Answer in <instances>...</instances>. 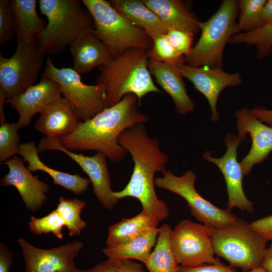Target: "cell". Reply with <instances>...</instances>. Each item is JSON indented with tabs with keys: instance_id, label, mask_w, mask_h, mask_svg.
Returning a JSON list of instances; mask_svg holds the SVG:
<instances>
[{
	"instance_id": "39",
	"label": "cell",
	"mask_w": 272,
	"mask_h": 272,
	"mask_svg": "<svg viewBox=\"0 0 272 272\" xmlns=\"http://www.w3.org/2000/svg\"><path fill=\"white\" fill-rule=\"evenodd\" d=\"M14 254L3 243H0V272H11Z\"/></svg>"
},
{
	"instance_id": "20",
	"label": "cell",
	"mask_w": 272,
	"mask_h": 272,
	"mask_svg": "<svg viewBox=\"0 0 272 272\" xmlns=\"http://www.w3.org/2000/svg\"><path fill=\"white\" fill-rule=\"evenodd\" d=\"M148 67L157 83L172 99L178 114L193 111L194 104L187 93L178 65L149 59Z\"/></svg>"
},
{
	"instance_id": "36",
	"label": "cell",
	"mask_w": 272,
	"mask_h": 272,
	"mask_svg": "<svg viewBox=\"0 0 272 272\" xmlns=\"http://www.w3.org/2000/svg\"><path fill=\"white\" fill-rule=\"evenodd\" d=\"M167 36L172 46L179 54L185 58L189 56L193 47L194 35L180 30L169 28Z\"/></svg>"
},
{
	"instance_id": "7",
	"label": "cell",
	"mask_w": 272,
	"mask_h": 272,
	"mask_svg": "<svg viewBox=\"0 0 272 272\" xmlns=\"http://www.w3.org/2000/svg\"><path fill=\"white\" fill-rule=\"evenodd\" d=\"M215 254L246 271L262 264L268 241L245 221L211 228Z\"/></svg>"
},
{
	"instance_id": "11",
	"label": "cell",
	"mask_w": 272,
	"mask_h": 272,
	"mask_svg": "<svg viewBox=\"0 0 272 272\" xmlns=\"http://www.w3.org/2000/svg\"><path fill=\"white\" fill-rule=\"evenodd\" d=\"M170 244L179 265L195 266L220 262L215 254L211 228L189 220L181 221L172 230Z\"/></svg>"
},
{
	"instance_id": "10",
	"label": "cell",
	"mask_w": 272,
	"mask_h": 272,
	"mask_svg": "<svg viewBox=\"0 0 272 272\" xmlns=\"http://www.w3.org/2000/svg\"><path fill=\"white\" fill-rule=\"evenodd\" d=\"M162 177L155 178V185L176 193L187 202L191 215L210 228L220 227L235 222L238 218L230 211L222 209L203 198L196 190V176L191 170L177 176L170 170L163 172Z\"/></svg>"
},
{
	"instance_id": "34",
	"label": "cell",
	"mask_w": 272,
	"mask_h": 272,
	"mask_svg": "<svg viewBox=\"0 0 272 272\" xmlns=\"http://www.w3.org/2000/svg\"><path fill=\"white\" fill-rule=\"evenodd\" d=\"M16 123L6 122L0 126V161L5 163L18 154L21 144Z\"/></svg>"
},
{
	"instance_id": "24",
	"label": "cell",
	"mask_w": 272,
	"mask_h": 272,
	"mask_svg": "<svg viewBox=\"0 0 272 272\" xmlns=\"http://www.w3.org/2000/svg\"><path fill=\"white\" fill-rule=\"evenodd\" d=\"M18 42L32 44L38 40L45 26L36 11V0H11Z\"/></svg>"
},
{
	"instance_id": "5",
	"label": "cell",
	"mask_w": 272,
	"mask_h": 272,
	"mask_svg": "<svg viewBox=\"0 0 272 272\" xmlns=\"http://www.w3.org/2000/svg\"><path fill=\"white\" fill-rule=\"evenodd\" d=\"M238 12V0H223L208 20L200 22V35L185 58L186 65L223 69L225 46L232 36L240 32Z\"/></svg>"
},
{
	"instance_id": "28",
	"label": "cell",
	"mask_w": 272,
	"mask_h": 272,
	"mask_svg": "<svg viewBox=\"0 0 272 272\" xmlns=\"http://www.w3.org/2000/svg\"><path fill=\"white\" fill-rule=\"evenodd\" d=\"M172 230L167 224L159 228L156 245L144 263L149 272H177L179 265L171 247Z\"/></svg>"
},
{
	"instance_id": "42",
	"label": "cell",
	"mask_w": 272,
	"mask_h": 272,
	"mask_svg": "<svg viewBox=\"0 0 272 272\" xmlns=\"http://www.w3.org/2000/svg\"><path fill=\"white\" fill-rule=\"evenodd\" d=\"M120 272H146L143 266L130 259L120 262Z\"/></svg>"
},
{
	"instance_id": "14",
	"label": "cell",
	"mask_w": 272,
	"mask_h": 272,
	"mask_svg": "<svg viewBox=\"0 0 272 272\" xmlns=\"http://www.w3.org/2000/svg\"><path fill=\"white\" fill-rule=\"evenodd\" d=\"M224 142L227 151L222 157H213L210 152L207 151L203 154V158L215 164L224 176L228 197V210L231 211L237 208L252 213L253 203L244 193L242 183L244 175L237 160V149L241 142L237 136L228 133L225 136Z\"/></svg>"
},
{
	"instance_id": "26",
	"label": "cell",
	"mask_w": 272,
	"mask_h": 272,
	"mask_svg": "<svg viewBox=\"0 0 272 272\" xmlns=\"http://www.w3.org/2000/svg\"><path fill=\"white\" fill-rule=\"evenodd\" d=\"M159 223L155 218L142 210L136 216L122 219L109 226L106 245H114L136 238L158 228Z\"/></svg>"
},
{
	"instance_id": "27",
	"label": "cell",
	"mask_w": 272,
	"mask_h": 272,
	"mask_svg": "<svg viewBox=\"0 0 272 272\" xmlns=\"http://www.w3.org/2000/svg\"><path fill=\"white\" fill-rule=\"evenodd\" d=\"M158 234L157 228L127 242L107 246L102 251L109 259L120 261L133 259L144 263L156 245Z\"/></svg>"
},
{
	"instance_id": "1",
	"label": "cell",
	"mask_w": 272,
	"mask_h": 272,
	"mask_svg": "<svg viewBox=\"0 0 272 272\" xmlns=\"http://www.w3.org/2000/svg\"><path fill=\"white\" fill-rule=\"evenodd\" d=\"M118 142L131 155L134 167L128 183L122 190L113 191V196L118 200L135 198L141 202L143 210L159 222L165 220L169 209L156 194L154 177L156 173L166 170L168 157L161 150L158 140L149 136L142 123L124 130Z\"/></svg>"
},
{
	"instance_id": "37",
	"label": "cell",
	"mask_w": 272,
	"mask_h": 272,
	"mask_svg": "<svg viewBox=\"0 0 272 272\" xmlns=\"http://www.w3.org/2000/svg\"><path fill=\"white\" fill-rule=\"evenodd\" d=\"M177 272H236L230 267L222 262L202 264L195 266H183L179 265Z\"/></svg>"
},
{
	"instance_id": "4",
	"label": "cell",
	"mask_w": 272,
	"mask_h": 272,
	"mask_svg": "<svg viewBox=\"0 0 272 272\" xmlns=\"http://www.w3.org/2000/svg\"><path fill=\"white\" fill-rule=\"evenodd\" d=\"M42 14L48 20L38 40L44 55L63 52L80 36L94 31L92 16L79 0H39Z\"/></svg>"
},
{
	"instance_id": "9",
	"label": "cell",
	"mask_w": 272,
	"mask_h": 272,
	"mask_svg": "<svg viewBox=\"0 0 272 272\" xmlns=\"http://www.w3.org/2000/svg\"><path fill=\"white\" fill-rule=\"evenodd\" d=\"M44 54L38 42H18L9 58L0 54V89L12 98L37 84L44 61Z\"/></svg>"
},
{
	"instance_id": "15",
	"label": "cell",
	"mask_w": 272,
	"mask_h": 272,
	"mask_svg": "<svg viewBox=\"0 0 272 272\" xmlns=\"http://www.w3.org/2000/svg\"><path fill=\"white\" fill-rule=\"evenodd\" d=\"M178 67L182 76L191 82L195 89L208 100L212 112L211 119L218 121L217 105L219 96L224 89L241 85V75L238 73H229L220 69L192 67L185 63L178 65Z\"/></svg>"
},
{
	"instance_id": "12",
	"label": "cell",
	"mask_w": 272,
	"mask_h": 272,
	"mask_svg": "<svg viewBox=\"0 0 272 272\" xmlns=\"http://www.w3.org/2000/svg\"><path fill=\"white\" fill-rule=\"evenodd\" d=\"M39 153L45 151H60L75 161L87 174L93 187V192L103 207L112 210L118 199L115 198L111 189V183L106 162V156L101 152L93 156H86L63 148L58 140L42 138L37 145Z\"/></svg>"
},
{
	"instance_id": "13",
	"label": "cell",
	"mask_w": 272,
	"mask_h": 272,
	"mask_svg": "<svg viewBox=\"0 0 272 272\" xmlns=\"http://www.w3.org/2000/svg\"><path fill=\"white\" fill-rule=\"evenodd\" d=\"M17 242L22 250L26 272H80L74 261L84 247L80 241L49 249L36 247L24 238Z\"/></svg>"
},
{
	"instance_id": "3",
	"label": "cell",
	"mask_w": 272,
	"mask_h": 272,
	"mask_svg": "<svg viewBox=\"0 0 272 272\" xmlns=\"http://www.w3.org/2000/svg\"><path fill=\"white\" fill-rule=\"evenodd\" d=\"M148 50L129 49L98 67L96 84L102 85L106 94V108L118 103L126 95H135L139 101L150 93H160L148 67Z\"/></svg>"
},
{
	"instance_id": "21",
	"label": "cell",
	"mask_w": 272,
	"mask_h": 272,
	"mask_svg": "<svg viewBox=\"0 0 272 272\" xmlns=\"http://www.w3.org/2000/svg\"><path fill=\"white\" fill-rule=\"evenodd\" d=\"M73 69L80 75L92 71L112 59L106 45L93 32L85 34L70 45Z\"/></svg>"
},
{
	"instance_id": "38",
	"label": "cell",
	"mask_w": 272,
	"mask_h": 272,
	"mask_svg": "<svg viewBox=\"0 0 272 272\" xmlns=\"http://www.w3.org/2000/svg\"><path fill=\"white\" fill-rule=\"evenodd\" d=\"M251 227L267 241L272 240V215L252 222Z\"/></svg>"
},
{
	"instance_id": "22",
	"label": "cell",
	"mask_w": 272,
	"mask_h": 272,
	"mask_svg": "<svg viewBox=\"0 0 272 272\" xmlns=\"http://www.w3.org/2000/svg\"><path fill=\"white\" fill-rule=\"evenodd\" d=\"M18 154L23 158L24 162L28 163L27 167L30 171L45 172L52 178L54 184L59 185L76 195H80L88 190L91 182L89 179L83 178L78 174H72L58 171L44 164L39 158L35 142L21 144Z\"/></svg>"
},
{
	"instance_id": "6",
	"label": "cell",
	"mask_w": 272,
	"mask_h": 272,
	"mask_svg": "<svg viewBox=\"0 0 272 272\" xmlns=\"http://www.w3.org/2000/svg\"><path fill=\"white\" fill-rule=\"evenodd\" d=\"M91 14L94 33L106 45L114 59L132 48L149 50L151 37L116 10L105 0H82Z\"/></svg>"
},
{
	"instance_id": "8",
	"label": "cell",
	"mask_w": 272,
	"mask_h": 272,
	"mask_svg": "<svg viewBox=\"0 0 272 272\" xmlns=\"http://www.w3.org/2000/svg\"><path fill=\"white\" fill-rule=\"evenodd\" d=\"M45 63L42 78L51 79L59 86L61 95L76 107L82 121L92 118L106 108L102 85L84 84L73 68H57L49 56Z\"/></svg>"
},
{
	"instance_id": "35",
	"label": "cell",
	"mask_w": 272,
	"mask_h": 272,
	"mask_svg": "<svg viewBox=\"0 0 272 272\" xmlns=\"http://www.w3.org/2000/svg\"><path fill=\"white\" fill-rule=\"evenodd\" d=\"M15 33L11 1H0V45L10 42Z\"/></svg>"
},
{
	"instance_id": "41",
	"label": "cell",
	"mask_w": 272,
	"mask_h": 272,
	"mask_svg": "<svg viewBox=\"0 0 272 272\" xmlns=\"http://www.w3.org/2000/svg\"><path fill=\"white\" fill-rule=\"evenodd\" d=\"M252 114L261 121L272 127V110L262 107H256L251 110Z\"/></svg>"
},
{
	"instance_id": "43",
	"label": "cell",
	"mask_w": 272,
	"mask_h": 272,
	"mask_svg": "<svg viewBox=\"0 0 272 272\" xmlns=\"http://www.w3.org/2000/svg\"><path fill=\"white\" fill-rule=\"evenodd\" d=\"M271 22L272 0H268L266 1L262 9L258 27L266 25Z\"/></svg>"
},
{
	"instance_id": "33",
	"label": "cell",
	"mask_w": 272,
	"mask_h": 272,
	"mask_svg": "<svg viewBox=\"0 0 272 272\" xmlns=\"http://www.w3.org/2000/svg\"><path fill=\"white\" fill-rule=\"evenodd\" d=\"M266 0H239L238 25L240 32L253 30L259 26Z\"/></svg>"
},
{
	"instance_id": "30",
	"label": "cell",
	"mask_w": 272,
	"mask_h": 272,
	"mask_svg": "<svg viewBox=\"0 0 272 272\" xmlns=\"http://www.w3.org/2000/svg\"><path fill=\"white\" fill-rule=\"evenodd\" d=\"M86 206L84 201L76 198L58 197L56 210L64 221L70 236L80 235L87 226L86 223L81 217V212Z\"/></svg>"
},
{
	"instance_id": "2",
	"label": "cell",
	"mask_w": 272,
	"mask_h": 272,
	"mask_svg": "<svg viewBox=\"0 0 272 272\" xmlns=\"http://www.w3.org/2000/svg\"><path fill=\"white\" fill-rule=\"evenodd\" d=\"M137 97L125 95L115 105L105 108L92 118L81 121L69 135L58 140L71 151L94 150L104 154L113 164H118L128 154L118 143L120 134L134 125L147 122L148 117L138 110Z\"/></svg>"
},
{
	"instance_id": "25",
	"label": "cell",
	"mask_w": 272,
	"mask_h": 272,
	"mask_svg": "<svg viewBox=\"0 0 272 272\" xmlns=\"http://www.w3.org/2000/svg\"><path fill=\"white\" fill-rule=\"evenodd\" d=\"M111 6L151 38L167 34L169 27L142 0H110Z\"/></svg>"
},
{
	"instance_id": "40",
	"label": "cell",
	"mask_w": 272,
	"mask_h": 272,
	"mask_svg": "<svg viewBox=\"0 0 272 272\" xmlns=\"http://www.w3.org/2000/svg\"><path fill=\"white\" fill-rule=\"evenodd\" d=\"M120 261L108 258L89 269H82L80 272H120Z\"/></svg>"
},
{
	"instance_id": "17",
	"label": "cell",
	"mask_w": 272,
	"mask_h": 272,
	"mask_svg": "<svg viewBox=\"0 0 272 272\" xmlns=\"http://www.w3.org/2000/svg\"><path fill=\"white\" fill-rule=\"evenodd\" d=\"M4 164L9 170L1 179V185L14 186L28 210L32 212L39 210L47 200L49 185L34 176L18 156H14Z\"/></svg>"
},
{
	"instance_id": "45",
	"label": "cell",
	"mask_w": 272,
	"mask_h": 272,
	"mask_svg": "<svg viewBox=\"0 0 272 272\" xmlns=\"http://www.w3.org/2000/svg\"><path fill=\"white\" fill-rule=\"evenodd\" d=\"M7 96L6 93L0 89V123L7 122L4 110V104L6 103Z\"/></svg>"
},
{
	"instance_id": "23",
	"label": "cell",
	"mask_w": 272,
	"mask_h": 272,
	"mask_svg": "<svg viewBox=\"0 0 272 272\" xmlns=\"http://www.w3.org/2000/svg\"><path fill=\"white\" fill-rule=\"evenodd\" d=\"M169 27L195 35L200 32L201 21L180 0H142Z\"/></svg>"
},
{
	"instance_id": "29",
	"label": "cell",
	"mask_w": 272,
	"mask_h": 272,
	"mask_svg": "<svg viewBox=\"0 0 272 272\" xmlns=\"http://www.w3.org/2000/svg\"><path fill=\"white\" fill-rule=\"evenodd\" d=\"M228 43L254 45L257 59H263L272 52V22L249 31L234 34Z\"/></svg>"
},
{
	"instance_id": "46",
	"label": "cell",
	"mask_w": 272,
	"mask_h": 272,
	"mask_svg": "<svg viewBox=\"0 0 272 272\" xmlns=\"http://www.w3.org/2000/svg\"><path fill=\"white\" fill-rule=\"evenodd\" d=\"M245 272H267L265 269L261 265L251 270Z\"/></svg>"
},
{
	"instance_id": "32",
	"label": "cell",
	"mask_w": 272,
	"mask_h": 272,
	"mask_svg": "<svg viewBox=\"0 0 272 272\" xmlns=\"http://www.w3.org/2000/svg\"><path fill=\"white\" fill-rule=\"evenodd\" d=\"M65 224L55 209L41 218L31 216L29 222L30 231L34 235L52 233L58 239L63 238V228Z\"/></svg>"
},
{
	"instance_id": "19",
	"label": "cell",
	"mask_w": 272,
	"mask_h": 272,
	"mask_svg": "<svg viewBox=\"0 0 272 272\" xmlns=\"http://www.w3.org/2000/svg\"><path fill=\"white\" fill-rule=\"evenodd\" d=\"M81 121L76 107L61 96L40 113L34 127L46 138L60 140L72 133Z\"/></svg>"
},
{
	"instance_id": "44",
	"label": "cell",
	"mask_w": 272,
	"mask_h": 272,
	"mask_svg": "<svg viewBox=\"0 0 272 272\" xmlns=\"http://www.w3.org/2000/svg\"><path fill=\"white\" fill-rule=\"evenodd\" d=\"M271 244L268 248H266L261 266L267 272H272V240Z\"/></svg>"
},
{
	"instance_id": "31",
	"label": "cell",
	"mask_w": 272,
	"mask_h": 272,
	"mask_svg": "<svg viewBox=\"0 0 272 272\" xmlns=\"http://www.w3.org/2000/svg\"><path fill=\"white\" fill-rule=\"evenodd\" d=\"M153 45L148 51L149 60L179 65L185 63V57L179 54L170 43L167 34L152 38Z\"/></svg>"
},
{
	"instance_id": "16",
	"label": "cell",
	"mask_w": 272,
	"mask_h": 272,
	"mask_svg": "<svg viewBox=\"0 0 272 272\" xmlns=\"http://www.w3.org/2000/svg\"><path fill=\"white\" fill-rule=\"evenodd\" d=\"M238 138L240 142L250 135L252 145L248 154L240 163L244 175H248L255 165L264 161L272 152V127L255 117L247 108L235 113Z\"/></svg>"
},
{
	"instance_id": "18",
	"label": "cell",
	"mask_w": 272,
	"mask_h": 272,
	"mask_svg": "<svg viewBox=\"0 0 272 272\" xmlns=\"http://www.w3.org/2000/svg\"><path fill=\"white\" fill-rule=\"evenodd\" d=\"M59 86L54 81L42 78L40 82L6 103L16 110L19 117L17 122L19 129L28 126L34 115L42 112L53 101L61 97Z\"/></svg>"
}]
</instances>
